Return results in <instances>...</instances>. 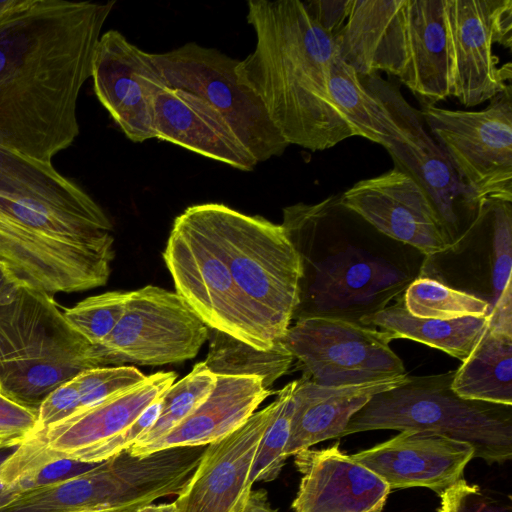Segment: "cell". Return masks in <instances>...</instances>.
<instances>
[{
	"instance_id": "obj_1",
	"label": "cell",
	"mask_w": 512,
	"mask_h": 512,
	"mask_svg": "<svg viewBox=\"0 0 512 512\" xmlns=\"http://www.w3.org/2000/svg\"><path fill=\"white\" fill-rule=\"evenodd\" d=\"M115 1L27 0L0 18V145L51 163L79 135L77 100Z\"/></svg>"
},
{
	"instance_id": "obj_2",
	"label": "cell",
	"mask_w": 512,
	"mask_h": 512,
	"mask_svg": "<svg viewBox=\"0 0 512 512\" xmlns=\"http://www.w3.org/2000/svg\"><path fill=\"white\" fill-rule=\"evenodd\" d=\"M247 8L256 46L239 60L237 71L287 143L322 151L359 136L329 93L338 37L325 31L300 0H250Z\"/></svg>"
},
{
	"instance_id": "obj_3",
	"label": "cell",
	"mask_w": 512,
	"mask_h": 512,
	"mask_svg": "<svg viewBox=\"0 0 512 512\" xmlns=\"http://www.w3.org/2000/svg\"><path fill=\"white\" fill-rule=\"evenodd\" d=\"M113 225L0 193V262L49 296L103 286L115 257Z\"/></svg>"
},
{
	"instance_id": "obj_4",
	"label": "cell",
	"mask_w": 512,
	"mask_h": 512,
	"mask_svg": "<svg viewBox=\"0 0 512 512\" xmlns=\"http://www.w3.org/2000/svg\"><path fill=\"white\" fill-rule=\"evenodd\" d=\"M338 43L359 76L393 75L421 105L450 97L444 0H351Z\"/></svg>"
},
{
	"instance_id": "obj_5",
	"label": "cell",
	"mask_w": 512,
	"mask_h": 512,
	"mask_svg": "<svg viewBox=\"0 0 512 512\" xmlns=\"http://www.w3.org/2000/svg\"><path fill=\"white\" fill-rule=\"evenodd\" d=\"M109 360L66 321L54 297L16 283L0 296V393L37 413L57 387Z\"/></svg>"
},
{
	"instance_id": "obj_6",
	"label": "cell",
	"mask_w": 512,
	"mask_h": 512,
	"mask_svg": "<svg viewBox=\"0 0 512 512\" xmlns=\"http://www.w3.org/2000/svg\"><path fill=\"white\" fill-rule=\"evenodd\" d=\"M454 371L409 376L375 395L347 424L342 436L380 429L429 431L470 444L474 457L503 463L512 456V406L468 400L451 383Z\"/></svg>"
},
{
	"instance_id": "obj_7",
	"label": "cell",
	"mask_w": 512,
	"mask_h": 512,
	"mask_svg": "<svg viewBox=\"0 0 512 512\" xmlns=\"http://www.w3.org/2000/svg\"><path fill=\"white\" fill-rule=\"evenodd\" d=\"M233 280L281 341L301 301L303 265L284 227L219 203L198 204Z\"/></svg>"
},
{
	"instance_id": "obj_8",
	"label": "cell",
	"mask_w": 512,
	"mask_h": 512,
	"mask_svg": "<svg viewBox=\"0 0 512 512\" xmlns=\"http://www.w3.org/2000/svg\"><path fill=\"white\" fill-rule=\"evenodd\" d=\"M163 259L176 293L210 329L263 351L278 342L237 288L199 205L175 218Z\"/></svg>"
},
{
	"instance_id": "obj_9",
	"label": "cell",
	"mask_w": 512,
	"mask_h": 512,
	"mask_svg": "<svg viewBox=\"0 0 512 512\" xmlns=\"http://www.w3.org/2000/svg\"><path fill=\"white\" fill-rule=\"evenodd\" d=\"M153 58L165 85L207 104L257 163L283 154L289 146L260 97L239 76V60L195 42Z\"/></svg>"
},
{
	"instance_id": "obj_10",
	"label": "cell",
	"mask_w": 512,
	"mask_h": 512,
	"mask_svg": "<svg viewBox=\"0 0 512 512\" xmlns=\"http://www.w3.org/2000/svg\"><path fill=\"white\" fill-rule=\"evenodd\" d=\"M360 80L391 117L392 131L382 146L391 156L394 167L410 176L426 193L451 248L471 228L481 204L424 127L420 111L406 101L400 89L378 73L360 76Z\"/></svg>"
},
{
	"instance_id": "obj_11",
	"label": "cell",
	"mask_w": 512,
	"mask_h": 512,
	"mask_svg": "<svg viewBox=\"0 0 512 512\" xmlns=\"http://www.w3.org/2000/svg\"><path fill=\"white\" fill-rule=\"evenodd\" d=\"M420 114L478 203L512 201V89L479 111L421 105Z\"/></svg>"
},
{
	"instance_id": "obj_12",
	"label": "cell",
	"mask_w": 512,
	"mask_h": 512,
	"mask_svg": "<svg viewBox=\"0 0 512 512\" xmlns=\"http://www.w3.org/2000/svg\"><path fill=\"white\" fill-rule=\"evenodd\" d=\"M392 336L352 320L301 316L282 339L303 377L322 386L359 384L406 375Z\"/></svg>"
},
{
	"instance_id": "obj_13",
	"label": "cell",
	"mask_w": 512,
	"mask_h": 512,
	"mask_svg": "<svg viewBox=\"0 0 512 512\" xmlns=\"http://www.w3.org/2000/svg\"><path fill=\"white\" fill-rule=\"evenodd\" d=\"M449 94L465 107L505 91L511 65L499 68L493 44L512 46V0H444Z\"/></svg>"
},
{
	"instance_id": "obj_14",
	"label": "cell",
	"mask_w": 512,
	"mask_h": 512,
	"mask_svg": "<svg viewBox=\"0 0 512 512\" xmlns=\"http://www.w3.org/2000/svg\"><path fill=\"white\" fill-rule=\"evenodd\" d=\"M209 327L176 292L147 285L128 292L124 313L99 345L110 364L160 366L194 358Z\"/></svg>"
},
{
	"instance_id": "obj_15",
	"label": "cell",
	"mask_w": 512,
	"mask_h": 512,
	"mask_svg": "<svg viewBox=\"0 0 512 512\" xmlns=\"http://www.w3.org/2000/svg\"><path fill=\"white\" fill-rule=\"evenodd\" d=\"M91 77L98 100L129 140L156 138L154 101L166 85L153 54L108 30L95 49Z\"/></svg>"
},
{
	"instance_id": "obj_16",
	"label": "cell",
	"mask_w": 512,
	"mask_h": 512,
	"mask_svg": "<svg viewBox=\"0 0 512 512\" xmlns=\"http://www.w3.org/2000/svg\"><path fill=\"white\" fill-rule=\"evenodd\" d=\"M340 203L382 234L416 248L427 257L450 248L426 193L395 167L356 182L340 196Z\"/></svg>"
},
{
	"instance_id": "obj_17",
	"label": "cell",
	"mask_w": 512,
	"mask_h": 512,
	"mask_svg": "<svg viewBox=\"0 0 512 512\" xmlns=\"http://www.w3.org/2000/svg\"><path fill=\"white\" fill-rule=\"evenodd\" d=\"M274 410L273 401L254 412L239 429L206 446L174 501L176 512H241L252 490V463Z\"/></svg>"
},
{
	"instance_id": "obj_18",
	"label": "cell",
	"mask_w": 512,
	"mask_h": 512,
	"mask_svg": "<svg viewBox=\"0 0 512 512\" xmlns=\"http://www.w3.org/2000/svg\"><path fill=\"white\" fill-rule=\"evenodd\" d=\"M474 448L429 431L403 430L351 458L382 478L390 489L426 487L439 495L462 479Z\"/></svg>"
},
{
	"instance_id": "obj_19",
	"label": "cell",
	"mask_w": 512,
	"mask_h": 512,
	"mask_svg": "<svg viewBox=\"0 0 512 512\" xmlns=\"http://www.w3.org/2000/svg\"><path fill=\"white\" fill-rule=\"evenodd\" d=\"M295 465L302 474L294 512H381L391 491L373 471L341 452L338 444L304 449Z\"/></svg>"
},
{
	"instance_id": "obj_20",
	"label": "cell",
	"mask_w": 512,
	"mask_h": 512,
	"mask_svg": "<svg viewBox=\"0 0 512 512\" xmlns=\"http://www.w3.org/2000/svg\"><path fill=\"white\" fill-rule=\"evenodd\" d=\"M156 138L242 171L257 162L207 104L182 90L164 86L154 101Z\"/></svg>"
},
{
	"instance_id": "obj_21",
	"label": "cell",
	"mask_w": 512,
	"mask_h": 512,
	"mask_svg": "<svg viewBox=\"0 0 512 512\" xmlns=\"http://www.w3.org/2000/svg\"><path fill=\"white\" fill-rule=\"evenodd\" d=\"M407 378L408 374L343 386H322L304 377L296 380L285 456L342 437L352 416L375 395L403 384Z\"/></svg>"
},
{
	"instance_id": "obj_22",
	"label": "cell",
	"mask_w": 512,
	"mask_h": 512,
	"mask_svg": "<svg viewBox=\"0 0 512 512\" xmlns=\"http://www.w3.org/2000/svg\"><path fill=\"white\" fill-rule=\"evenodd\" d=\"M272 391L259 376L216 375V383L207 398L164 437L142 454L158 450L207 446L239 429Z\"/></svg>"
},
{
	"instance_id": "obj_23",
	"label": "cell",
	"mask_w": 512,
	"mask_h": 512,
	"mask_svg": "<svg viewBox=\"0 0 512 512\" xmlns=\"http://www.w3.org/2000/svg\"><path fill=\"white\" fill-rule=\"evenodd\" d=\"M0 193L98 220L109 219L83 189L51 163L28 158L1 145Z\"/></svg>"
},
{
	"instance_id": "obj_24",
	"label": "cell",
	"mask_w": 512,
	"mask_h": 512,
	"mask_svg": "<svg viewBox=\"0 0 512 512\" xmlns=\"http://www.w3.org/2000/svg\"><path fill=\"white\" fill-rule=\"evenodd\" d=\"M360 323L379 327L393 339L406 338L426 344L463 362L483 337L488 328L489 317L450 320L420 318L411 315L401 299L389 307L362 316Z\"/></svg>"
},
{
	"instance_id": "obj_25",
	"label": "cell",
	"mask_w": 512,
	"mask_h": 512,
	"mask_svg": "<svg viewBox=\"0 0 512 512\" xmlns=\"http://www.w3.org/2000/svg\"><path fill=\"white\" fill-rule=\"evenodd\" d=\"M451 387L464 399L512 406V334L488 327Z\"/></svg>"
},
{
	"instance_id": "obj_26",
	"label": "cell",
	"mask_w": 512,
	"mask_h": 512,
	"mask_svg": "<svg viewBox=\"0 0 512 512\" xmlns=\"http://www.w3.org/2000/svg\"><path fill=\"white\" fill-rule=\"evenodd\" d=\"M328 88L336 108L359 137L383 145L392 131L391 117L355 69L343 60L339 49L330 66Z\"/></svg>"
},
{
	"instance_id": "obj_27",
	"label": "cell",
	"mask_w": 512,
	"mask_h": 512,
	"mask_svg": "<svg viewBox=\"0 0 512 512\" xmlns=\"http://www.w3.org/2000/svg\"><path fill=\"white\" fill-rule=\"evenodd\" d=\"M208 339L209 349L203 363L213 374L259 376L268 389L288 372L294 360L282 340L263 351L215 329H210Z\"/></svg>"
},
{
	"instance_id": "obj_28",
	"label": "cell",
	"mask_w": 512,
	"mask_h": 512,
	"mask_svg": "<svg viewBox=\"0 0 512 512\" xmlns=\"http://www.w3.org/2000/svg\"><path fill=\"white\" fill-rule=\"evenodd\" d=\"M215 383L216 375L203 362L197 363L188 375L174 382L166 391L157 420L127 450L133 455L142 456L150 445L189 416L211 393Z\"/></svg>"
},
{
	"instance_id": "obj_29",
	"label": "cell",
	"mask_w": 512,
	"mask_h": 512,
	"mask_svg": "<svg viewBox=\"0 0 512 512\" xmlns=\"http://www.w3.org/2000/svg\"><path fill=\"white\" fill-rule=\"evenodd\" d=\"M402 299L407 311L420 318L481 317L489 316L491 311L486 301L428 276L413 280Z\"/></svg>"
},
{
	"instance_id": "obj_30",
	"label": "cell",
	"mask_w": 512,
	"mask_h": 512,
	"mask_svg": "<svg viewBox=\"0 0 512 512\" xmlns=\"http://www.w3.org/2000/svg\"><path fill=\"white\" fill-rule=\"evenodd\" d=\"M297 381L286 384L277 392L275 410L259 442L249 483L269 482L278 477L285 460L293 413V394Z\"/></svg>"
},
{
	"instance_id": "obj_31",
	"label": "cell",
	"mask_w": 512,
	"mask_h": 512,
	"mask_svg": "<svg viewBox=\"0 0 512 512\" xmlns=\"http://www.w3.org/2000/svg\"><path fill=\"white\" fill-rule=\"evenodd\" d=\"M128 292L110 291L88 297L66 308L63 316L68 324L93 345H101L109 337L124 313Z\"/></svg>"
},
{
	"instance_id": "obj_32",
	"label": "cell",
	"mask_w": 512,
	"mask_h": 512,
	"mask_svg": "<svg viewBox=\"0 0 512 512\" xmlns=\"http://www.w3.org/2000/svg\"><path fill=\"white\" fill-rule=\"evenodd\" d=\"M146 377L137 368L124 365L83 371L74 378L80 396L79 410L127 391L142 383Z\"/></svg>"
},
{
	"instance_id": "obj_33",
	"label": "cell",
	"mask_w": 512,
	"mask_h": 512,
	"mask_svg": "<svg viewBox=\"0 0 512 512\" xmlns=\"http://www.w3.org/2000/svg\"><path fill=\"white\" fill-rule=\"evenodd\" d=\"M99 463L81 462L67 458L50 459L45 464L19 475L5 487V490L14 499L21 493L55 485L76 477L96 467Z\"/></svg>"
},
{
	"instance_id": "obj_34",
	"label": "cell",
	"mask_w": 512,
	"mask_h": 512,
	"mask_svg": "<svg viewBox=\"0 0 512 512\" xmlns=\"http://www.w3.org/2000/svg\"><path fill=\"white\" fill-rule=\"evenodd\" d=\"M79 409L80 396L73 378L57 387L45 398L37 411L36 424L26 436L40 432L50 425L66 419Z\"/></svg>"
},
{
	"instance_id": "obj_35",
	"label": "cell",
	"mask_w": 512,
	"mask_h": 512,
	"mask_svg": "<svg viewBox=\"0 0 512 512\" xmlns=\"http://www.w3.org/2000/svg\"><path fill=\"white\" fill-rule=\"evenodd\" d=\"M440 512H510L463 478L440 494Z\"/></svg>"
},
{
	"instance_id": "obj_36",
	"label": "cell",
	"mask_w": 512,
	"mask_h": 512,
	"mask_svg": "<svg viewBox=\"0 0 512 512\" xmlns=\"http://www.w3.org/2000/svg\"><path fill=\"white\" fill-rule=\"evenodd\" d=\"M37 413L0 393V447L13 448L35 426Z\"/></svg>"
},
{
	"instance_id": "obj_37",
	"label": "cell",
	"mask_w": 512,
	"mask_h": 512,
	"mask_svg": "<svg viewBox=\"0 0 512 512\" xmlns=\"http://www.w3.org/2000/svg\"><path fill=\"white\" fill-rule=\"evenodd\" d=\"M315 21L328 33L337 36L343 29L351 0L303 1Z\"/></svg>"
},
{
	"instance_id": "obj_38",
	"label": "cell",
	"mask_w": 512,
	"mask_h": 512,
	"mask_svg": "<svg viewBox=\"0 0 512 512\" xmlns=\"http://www.w3.org/2000/svg\"><path fill=\"white\" fill-rule=\"evenodd\" d=\"M488 317L489 328L512 334V282L505 287Z\"/></svg>"
},
{
	"instance_id": "obj_39",
	"label": "cell",
	"mask_w": 512,
	"mask_h": 512,
	"mask_svg": "<svg viewBox=\"0 0 512 512\" xmlns=\"http://www.w3.org/2000/svg\"><path fill=\"white\" fill-rule=\"evenodd\" d=\"M241 512H276L268 502L265 490H251Z\"/></svg>"
},
{
	"instance_id": "obj_40",
	"label": "cell",
	"mask_w": 512,
	"mask_h": 512,
	"mask_svg": "<svg viewBox=\"0 0 512 512\" xmlns=\"http://www.w3.org/2000/svg\"><path fill=\"white\" fill-rule=\"evenodd\" d=\"M16 283V279L12 276L6 266L0 262V296L12 288Z\"/></svg>"
},
{
	"instance_id": "obj_41",
	"label": "cell",
	"mask_w": 512,
	"mask_h": 512,
	"mask_svg": "<svg viewBox=\"0 0 512 512\" xmlns=\"http://www.w3.org/2000/svg\"><path fill=\"white\" fill-rule=\"evenodd\" d=\"M10 449L11 448L0 447V466L14 450ZM12 499L13 497L0 485V508L8 504Z\"/></svg>"
},
{
	"instance_id": "obj_42",
	"label": "cell",
	"mask_w": 512,
	"mask_h": 512,
	"mask_svg": "<svg viewBox=\"0 0 512 512\" xmlns=\"http://www.w3.org/2000/svg\"><path fill=\"white\" fill-rule=\"evenodd\" d=\"M134 512H176V505L174 502L158 505L147 504L142 507H139Z\"/></svg>"
},
{
	"instance_id": "obj_43",
	"label": "cell",
	"mask_w": 512,
	"mask_h": 512,
	"mask_svg": "<svg viewBox=\"0 0 512 512\" xmlns=\"http://www.w3.org/2000/svg\"><path fill=\"white\" fill-rule=\"evenodd\" d=\"M27 0H2L0 1V18L22 7Z\"/></svg>"
},
{
	"instance_id": "obj_44",
	"label": "cell",
	"mask_w": 512,
	"mask_h": 512,
	"mask_svg": "<svg viewBox=\"0 0 512 512\" xmlns=\"http://www.w3.org/2000/svg\"><path fill=\"white\" fill-rule=\"evenodd\" d=\"M136 509H128V510H121V511H104V512H134Z\"/></svg>"
},
{
	"instance_id": "obj_45",
	"label": "cell",
	"mask_w": 512,
	"mask_h": 512,
	"mask_svg": "<svg viewBox=\"0 0 512 512\" xmlns=\"http://www.w3.org/2000/svg\"><path fill=\"white\" fill-rule=\"evenodd\" d=\"M0 440H1V438H0Z\"/></svg>"
}]
</instances>
